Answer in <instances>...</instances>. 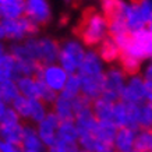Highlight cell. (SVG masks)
<instances>
[{"mask_svg": "<svg viewBox=\"0 0 152 152\" xmlns=\"http://www.w3.org/2000/svg\"><path fill=\"white\" fill-rule=\"evenodd\" d=\"M75 32L84 46H99L102 41L109 37L107 20L102 13H98L94 9H88L84 13Z\"/></svg>", "mask_w": 152, "mask_h": 152, "instance_id": "1", "label": "cell"}, {"mask_svg": "<svg viewBox=\"0 0 152 152\" xmlns=\"http://www.w3.org/2000/svg\"><path fill=\"white\" fill-rule=\"evenodd\" d=\"M29 55L41 66L56 64L59 60L60 43L52 38H29L24 41Z\"/></svg>", "mask_w": 152, "mask_h": 152, "instance_id": "2", "label": "cell"}, {"mask_svg": "<svg viewBox=\"0 0 152 152\" xmlns=\"http://www.w3.org/2000/svg\"><path fill=\"white\" fill-rule=\"evenodd\" d=\"M85 53V46L80 39H66L60 43L57 64L61 66L69 74H77Z\"/></svg>", "mask_w": 152, "mask_h": 152, "instance_id": "3", "label": "cell"}, {"mask_svg": "<svg viewBox=\"0 0 152 152\" xmlns=\"http://www.w3.org/2000/svg\"><path fill=\"white\" fill-rule=\"evenodd\" d=\"M121 55L134 57L140 61L152 59V34L148 32L147 28L140 32L130 34L129 41L121 49Z\"/></svg>", "mask_w": 152, "mask_h": 152, "instance_id": "4", "label": "cell"}, {"mask_svg": "<svg viewBox=\"0 0 152 152\" xmlns=\"http://www.w3.org/2000/svg\"><path fill=\"white\" fill-rule=\"evenodd\" d=\"M4 38L17 43L34 38L39 31V27L31 23L27 17H21L18 20H1Z\"/></svg>", "mask_w": 152, "mask_h": 152, "instance_id": "5", "label": "cell"}, {"mask_svg": "<svg viewBox=\"0 0 152 152\" xmlns=\"http://www.w3.org/2000/svg\"><path fill=\"white\" fill-rule=\"evenodd\" d=\"M127 75L124 74V71L116 67V66H110L109 69L105 71V83H103V92L102 96L106 101L116 103L120 101L121 92L126 87L127 83Z\"/></svg>", "mask_w": 152, "mask_h": 152, "instance_id": "6", "label": "cell"}, {"mask_svg": "<svg viewBox=\"0 0 152 152\" xmlns=\"http://www.w3.org/2000/svg\"><path fill=\"white\" fill-rule=\"evenodd\" d=\"M69 75L70 74L61 66H59L56 63V64L42 66L37 75V78H39L42 83L45 85H48L56 94H61L66 83H67Z\"/></svg>", "mask_w": 152, "mask_h": 152, "instance_id": "7", "label": "cell"}, {"mask_svg": "<svg viewBox=\"0 0 152 152\" xmlns=\"http://www.w3.org/2000/svg\"><path fill=\"white\" fill-rule=\"evenodd\" d=\"M148 88L145 85V81L141 75L129 77L126 87L121 92L120 101L130 105H142L147 102Z\"/></svg>", "mask_w": 152, "mask_h": 152, "instance_id": "8", "label": "cell"}, {"mask_svg": "<svg viewBox=\"0 0 152 152\" xmlns=\"http://www.w3.org/2000/svg\"><path fill=\"white\" fill-rule=\"evenodd\" d=\"M24 17H27L38 27L48 24L52 18V10L48 0H25Z\"/></svg>", "mask_w": 152, "mask_h": 152, "instance_id": "9", "label": "cell"}, {"mask_svg": "<svg viewBox=\"0 0 152 152\" xmlns=\"http://www.w3.org/2000/svg\"><path fill=\"white\" fill-rule=\"evenodd\" d=\"M60 126V120L59 117L53 113L49 112L46 115V117L42 120L41 123L37 124V131L41 141L43 142V145L46 148H49L50 145H53L56 140H57V130Z\"/></svg>", "mask_w": 152, "mask_h": 152, "instance_id": "10", "label": "cell"}, {"mask_svg": "<svg viewBox=\"0 0 152 152\" xmlns=\"http://www.w3.org/2000/svg\"><path fill=\"white\" fill-rule=\"evenodd\" d=\"M77 74L80 77H99V75L105 74L103 61H102L101 56L98 55L96 50H94V49L87 50L85 57H84Z\"/></svg>", "mask_w": 152, "mask_h": 152, "instance_id": "11", "label": "cell"}, {"mask_svg": "<svg viewBox=\"0 0 152 152\" xmlns=\"http://www.w3.org/2000/svg\"><path fill=\"white\" fill-rule=\"evenodd\" d=\"M50 110L59 117L60 121H71L75 119V109H74V99L67 98L59 94L56 101L52 103Z\"/></svg>", "mask_w": 152, "mask_h": 152, "instance_id": "12", "label": "cell"}, {"mask_svg": "<svg viewBox=\"0 0 152 152\" xmlns=\"http://www.w3.org/2000/svg\"><path fill=\"white\" fill-rule=\"evenodd\" d=\"M80 78H81V95L87 96L92 102L102 96L105 74L99 77H80Z\"/></svg>", "mask_w": 152, "mask_h": 152, "instance_id": "13", "label": "cell"}, {"mask_svg": "<svg viewBox=\"0 0 152 152\" xmlns=\"http://www.w3.org/2000/svg\"><path fill=\"white\" fill-rule=\"evenodd\" d=\"M135 137L137 131L127 127L119 129L116 133L115 141H113V148L115 152H131L135 149Z\"/></svg>", "mask_w": 152, "mask_h": 152, "instance_id": "14", "label": "cell"}, {"mask_svg": "<svg viewBox=\"0 0 152 152\" xmlns=\"http://www.w3.org/2000/svg\"><path fill=\"white\" fill-rule=\"evenodd\" d=\"M23 152H45V145L38 135L37 127L31 124H25L24 127V135L21 141Z\"/></svg>", "mask_w": 152, "mask_h": 152, "instance_id": "15", "label": "cell"}, {"mask_svg": "<svg viewBox=\"0 0 152 152\" xmlns=\"http://www.w3.org/2000/svg\"><path fill=\"white\" fill-rule=\"evenodd\" d=\"M74 123H75L77 129H78L80 137L81 135H87V134H94V131L96 129L98 120L95 117V115H94L92 107H88V109L78 112L75 115Z\"/></svg>", "mask_w": 152, "mask_h": 152, "instance_id": "16", "label": "cell"}, {"mask_svg": "<svg viewBox=\"0 0 152 152\" xmlns=\"http://www.w3.org/2000/svg\"><path fill=\"white\" fill-rule=\"evenodd\" d=\"M124 20H126V25H127V29H129L130 34H135L145 29L147 24L142 20V15L140 13L138 7L129 1L127 3V9H126V14H124Z\"/></svg>", "mask_w": 152, "mask_h": 152, "instance_id": "17", "label": "cell"}, {"mask_svg": "<svg viewBox=\"0 0 152 152\" xmlns=\"http://www.w3.org/2000/svg\"><path fill=\"white\" fill-rule=\"evenodd\" d=\"M98 55L101 56L102 61L105 63H115L120 59V55H121V49L120 46L115 42V39L110 37L105 38L102 43L98 46Z\"/></svg>", "mask_w": 152, "mask_h": 152, "instance_id": "18", "label": "cell"}, {"mask_svg": "<svg viewBox=\"0 0 152 152\" xmlns=\"http://www.w3.org/2000/svg\"><path fill=\"white\" fill-rule=\"evenodd\" d=\"M20 78L17 61L9 52L0 60V83L6 81H17Z\"/></svg>", "mask_w": 152, "mask_h": 152, "instance_id": "19", "label": "cell"}, {"mask_svg": "<svg viewBox=\"0 0 152 152\" xmlns=\"http://www.w3.org/2000/svg\"><path fill=\"white\" fill-rule=\"evenodd\" d=\"M24 127H25V124H23L21 121L20 123H13V124H0V140L21 145L24 135Z\"/></svg>", "mask_w": 152, "mask_h": 152, "instance_id": "20", "label": "cell"}, {"mask_svg": "<svg viewBox=\"0 0 152 152\" xmlns=\"http://www.w3.org/2000/svg\"><path fill=\"white\" fill-rule=\"evenodd\" d=\"M113 107L115 103L106 101L103 98H98L92 102V112L98 121H110L113 119Z\"/></svg>", "mask_w": 152, "mask_h": 152, "instance_id": "21", "label": "cell"}, {"mask_svg": "<svg viewBox=\"0 0 152 152\" xmlns=\"http://www.w3.org/2000/svg\"><path fill=\"white\" fill-rule=\"evenodd\" d=\"M57 138L67 141V142L78 144L80 133L75 123H74V120H71V121H60L59 130H57Z\"/></svg>", "mask_w": 152, "mask_h": 152, "instance_id": "22", "label": "cell"}, {"mask_svg": "<svg viewBox=\"0 0 152 152\" xmlns=\"http://www.w3.org/2000/svg\"><path fill=\"white\" fill-rule=\"evenodd\" d=\"M117 130L119 129L113 123H110V121H98L96 129L94 131V135L96 138H99L101 141H103V142L113 144Z\"/></svg>", "mask_w": 152, "mask_h": 152, "instance_id": "23", "label": "cell"}, {"mask_svg": "<svg viewBox=\"0 0 152 152\" xmlns=\"http://www.w3.org/2000/svg\"><path fill=\"white\" fill-rule=\"evenodd\" d=\"M49 112L50 110H49L46 103H43L37 98H32V99H29V119H28V121L38 124L46 117Z\"/></svg>", "mask_w": 152, "mask_h": 152, "instance_id": "24", "label": "cell"}, {"mask_svg": "<svg viewBox=\"0 0 152 152\" xmlns=\"http://www.w3.org/2000/svg\"><path fill=\"white\" fill-rule=\"evenodd\" d=\"M20 95L25 98H37V89H38V80L37 77H20L17 81Z\"/></svg>", "mask_w": 152, "mask_h": 152, "instance_id": "25", "label": "cell"}, {"mask_svg": "<svg viewBox=\"0 0 152 152\" xmlns=\"http://www.w3.org/2000/svg\"><path fill=\"white\" fill-rule=\"evenodd\" d=\"M24 1L18 0L1 6V20H18L24 17Z\"/></svg>", "mask_w": 152, "mask_h": 152, "instance_id": "26", "label": "cell"}, {"mask_svg": "<svg viewBox=\"0 0 152 152\" xmlns=\"http://www.w3.org/2000/svg\"><path fill=\"white\" fill-rule=\"evenodd\" d=\"M18 96H20V91L15 81L0 83V99L1 101H4L10 106Z\"/></svg>", "mask_w": 152, "mask_h": 152, "instance_id": "27", "label": "cell"}, {"mask_svg": "<svg viewBox=\"0 0 152 152\" xmlns=\"http://www.w3.org/2000/svg\"><path fill=\"white\" fill-rule=\"evenodd\" d=\"M61 95L71 98V99L81 95V78H80L78 74H70L69 78H67V83H66L64 88L61 91Z\"/></svg>", "mask_w": 152, "mask_h": 152, "instance_id": "28", "label": "cell"}, {"mask_svg": "<svg viewBox=\"0 0 152 152\" xmlns=\"http://www.w3.org/2000/svg\"><path fill=\"white\" fill-rule=\"evenodd\" d=\"M120 69L124 71V74L127 77H134V75H138L140 70H141V61L134 57L126 55H120Z\"/></svg>", "mask_w": 152, "mask_h": 152, "instance_id": "29", "label": "cell"}, {"mask_svg": "<svg viewBox=\"0 0 152 152\" xmlns=\"http://www.w3.org/2000/svg\"><path fill=\"white\" fill-rule=\"evenodd\" d=\"M135 149L141 152H152V130H138L137 131Z\"/></svg>", "mask_w": 152, "mask_h": 152, "instance_id": "30", "label": "cell"}, {"mask_svg": "<svg viewBox=\"0 0 152 152\" xmlns=\"http://www.w3.org/2000/svg\"><path fill=\"white\" fill-rule=\"evenodd\" d=\"M10 107L20 116L21 120H27L28 121V119H29V98H25L23 95H20L10 105Z\"/></svg>", "mask_w": 152, "mask_h": 152, "instance_id": "31", "label": "cell"}, {"mask_svg": "<svg viewBox=\"0 0 152 152\" xmlns=\"http://www.w3.org/2000/svg\"><path fill=\"white\" fill-rule=\"evenodd\" d=\"M140 130H152V103L140 105Z\"/></svg>", "mask_w": 152, "mask_h": 152, "instance_id": "32", "label": "cell"}, {"mask_svg": "<svg viewBox=\"0 0 152 152\" xmlns=\"http://www.w3.org/2000/svg\"><path fill=\"white\" fill-rule=\"evenodd\" d=\"M80 145L75 142H67L63 140H56L53 145L48 148V152H78Z\"/></svg>", "mask_w": 152, "mask_h": 152, "instance_id": "33", "label": "cell"}, {"mask_svg": "<svg viewBox=\"0 0 152 152\" xmlns=\"http://www.w3.org/2000/svg\"><path fill=\"white\" fill-rule=\"evenodd\" d=\"M130 1L138 7L145 24L151 23L152 21V0H130Z\"/></svg>", "mask_w": 152, "mask_h": 152, "instance_id": "34", "label": "cell"}, {"mask_svg": "<svg viewBox=\"0 0 152 152\" xmlns=\"http://www.w3.org/2000/svg\"><path fill=\"white\" fill-rule=\"evenodd\" d=\"M0 152H23V148L21 145L0 140Z\"/></svg>", "mask_w": 152, "mask_h": 152, "instance_id": "35", "label": "cell"}, {"mask_svg": "<svg viewBox=\"0 0 152 152\" xmlns=\"http://www.w3.org/2000/svg\"><path fill=\"white\" fill-rule=\"evenodd\" d=\"M142 78H144V81H145V85H147L148 91H152V63L147 67Z\"/></svg>", "mask_w": 152, "mask_h": 152, "instance_id": "36", "label": "cell"}, {"mask_svg": "<svg viewBox=\"0 0 152 152\" xmlns=\"http://www.w3.org/2000/svg\"><path fill=\"white\" fill-rule=\"evenodd\" d=\"M9 107H10V106L7 105L4 101H1V99H0V120L3 119V116L6 115V112H7V109H9Z\"/></svg>", "mask_w": 152, "mask_h": 152, "instance_id": "37", "label": "cell"}, {"mask_svg": "<svg viewBox=\"0 0 152 152\" xmlns=\"http://www.w3.org/2000/svg\"><path fill=\"white\" fill-rule=\"evenodd\" d=\"M6 53H7V49H6L4 45H3V43L0 42V60H1V57H3Z\"/></svg>", "mask_w": 152, "mask_h": 152, "instance_id": "38", "label": "cell"}, {"mask_svg": "<svg viewBox=\"0 0 152 152\" xmlns=\"http://www.w3.org/2000/svg\"><path fill=\"white\" fill-rule=\"evenodd\" d=\"M6 39L4 38V29H3V24H1V20H0V41Z\"/></svg>", "mask_w": 152, "mask_h": 152, "instance_id": "39", "label": "cell"}, {"mask_svg": "<svg viewBox=\"0 0 152 152\" xmlns=\"http://www.w3.org/2000/svg\"><path fill=\"white\" fill-rule=\"evenodd\" d=\"M13 1H18V0H0V7L4 4H9V3H13Z\"/></svg>", "mask_w": 152, "mask_h": 152, "instance_id": "40", "label": "cell"}, {"mask_svg": "<svg viewBox=\"0 0 152 152\" xmlns=\"http://www.w3.org/2000/svg\"><path fill=\"white\" fill-rule=\"evenodd\" d=\"M147 31L148 32H151L152 34V21L149 24H147Z\"/></svg>", "mask_w": 152, "mask_h": 152, "instance_id": "41", "label": "cell"}, {"mask_svg": "<svg viewBox=\"0 0 152 152\" xmlns=\"http://www.w3.org/2000/svg\"><path fill=\"white\" fill-rule=\"evenodd\" d=\"M78 152H87V151H84V149H81V148H80V149H78Z\"/></svg>", "mask_w": 152, "mask_h": 152, "instance_id": "42", "label": "cell"}, {"mask_svg": "<svg viewBox=\"0 0 152 152\" xmlns=\"http://www.w3.org/2000/svg\"><path fill=\"white\" fill-rule=\"evenodd\" d=\"M0 20H1V7H0Z\"/></svg>", "mask_w": 152, "mask_h": 152, "instance_id": "43", "label": "cell"}, {"mask_svg": "<svg viewBox=\"0 0 152 152\" xmlns=\"http://www.w3.org/2000/svg\"><path fill=\"white\" fill-rule=\"evenodd\" d=\"M131 152H141V151H137V149H134V151H131Z\"/></svg>", "mask_w": 152, "mask_h": 152, "instance_id": "44", "label": "cell"}, {"mask_svg": "<svg viewBox=\"0 0 152 152\" xmlns=\"http://www.w3.org/2000/svg\"><path fill=\"white\" fill-rule=\"evenodd\" d=\"M66 1H70V0H66Z\"/></svg>", "mask_w": 152, "mask_h": 152, "instance_id": "45", "label": "cell"}]
</instances>
